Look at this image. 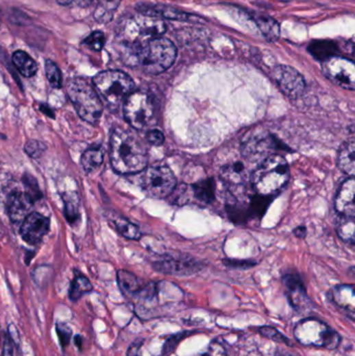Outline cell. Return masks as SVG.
<instances>
[{
  "instance_id": "obj_1",
  "label": "cell",
  "mask_w": 355,
  "mask_h": 356,
  "mask_svg": "<svg viewBox=\"0 0 355 356\" xmlns=\"http://www.w3.org/2000/svg\"><path fill=\"white\" fill-rule=\"evenodd\" d=\"M123 58L127 65L141 68L148 74L167 71L176 58V47L166 38H156L141 44L124 45Z\"/></svg>"
},
{
  "instance_id": "obj_2",
  "label": "cell",
  "mask_w": 355,
  "mask_h": 356,
  "mask_svg": "<svg viewBox=\"0 0 355 356\" xmlns=\"http://www.w3.org/2000/svg\"><path fill=\"white\" fill-rule=\"evenodd\" d=\"M110 158L114 170L119 174H136L147 166V150L143 143L136 134L122 128H116L112 134Z\"/></svg>"
},
{
  "instance_id": "obj_3",
  "label": "cell",
  "mask_w": 355,
  "mask_h": 356,
  "mask_svg": "<svg viewBox=\"0 0 355 356\" xmlns=\"http://www.w3.org/2000/svg\"><path fill=\"white\" fill-rule=\"evenodd\" d=\"M289 177L290 171L286 160L280 154H271L252 173L250 180L256 194L270 198L286 187Z\"/></svg>"
},
{
  "instance_id": "obj_4",
  "label": "cell",
  "mask_w": 355,
  "mask_h": 356,
  "mask_svg": "<svg viewBox=\"0 0 355 356\" xmlns=\"http://www.w3.org/2000/svg\"><path fill=\"white\" fill-rule=\"evenodd\" d=\"M93 86L100 99L111 108H118L134 92V82L125 72L106 70L93 78Z\"/></svg>"
},
{
  "instance_id": "obj_5",
  "label": "cell",
  "mask_w": 355,
  "mask_h": 356,
  "mask_svg": "<svg viewBox=\"0 0 355 356\" xmlns=\"http://www.w3.org/2000/svg\"><path fill=\"white\" fill-rule=\"evenodd\" d=\"M67 95L78 116L95 124L102 114V102L93 84L84 78H73L67 84Z\"/></svg>"
},
{
  "instance_id": "obj_6",
  "label": "cell",
  "mask_w": 355,
  "mask_h": 356,
  "mask_svg": "<svg viewBox=\"0 0 355 356\" xmlns=\"http://www.w3.org/2000/svg\"><path fill=\"white\" fill-rule=\"evenodd\" d=\"M298 343L308 347L336 350L341 344V335L321 320L306 318L300 320L294 329Z\"/></svg>"
},
{
  "instance_id": "obj_7",
  "label": "cell",
  "mask_w": 355,
  "mask_h": 356,
  "mask_svg": "<svg viewBox=\"0 0 355 356\" xmlns=\"http://www.w3.org/2000/svg\"><path fill=\"white\" fill-rule=\"evenodd\" d=\"M166 31L167 25L162 19L140 14L128 18L121 24L119 37L124 45H132L162 37Z\"/></svg>"
},
{
  "instance_id": "obj_8",
  "label": "cell",
  "mask_w": 355,
  "mask_h": 356,
  "mask_svg": "<svg viewBox=\"0 0 355 356\" xmlns=\"http://www.w3.org/2000/svg\"><path fill=\"white\" fill-rule=\"evenodd\" d=\"M124 117L132 128L143 130L156 123V104L147 92H132L123 104Z\"/></svg>"
},
{
  "instance_id": "obj_9",
  "label": "cell",
  "mask_w": 355,
  "mask_h": 356,
  "mask_svg": "<svg viewBox=\"0 0 355 356\" xmlns=\"http://www.w3.org/2000/svg\"><path fill=\"white\" fill-rule=\"evenodd\" d=\"M142 187L150 197L166 198L175 190V175L166 165H154L144 173Z\"/></svg>"
},
{
  "instance_id": "obj_10",
  "label": "cell",
  "mask_w": 355,
  "mask_h": 356,
  "mask_svg": "<svg viewBox=\"0 0 355 356\" xmlns=\"http://www.w3.org/2000/svg\"><path fill=\"white\" fill-rule=\"evenodd\" d=\"M154 269L158 272L175 276H188L201 270L202 263L190 255L168 254L154 263Z\"/></svg>"
},
{
  "instance_id": "obj_11",
  "label": "cell",
  "mask_w": 355,
  "mask_h": 356,
  "mask_svg": "<svg viewBox=\"0 0 355 356\" xmlns=\"http://www.w3.org/2000/svg\"><path fill=\"white\" fill-rule=\"evenodd\" d=\"M322 71L328 80L341 88L353 91L355 88V67L348 58L332 56L324 61Z\"/></svg>"
},
{
  "instance_id": "obj_12",
  "label": "cell",
  "mask_w": 355,
  "mask_h": 356,
  "mask_svg": "<svg viewBox=\"0 0 355 356\" xmlns=\"http://www.w3.org/2000/svg\"><path fill=\"white\" fill-rule=\"evenodd\" d=\"M272 78L276 80L280 91L290 99L300 97L306 90L304 76L290 66L280 65L274 68Z\"/></svg>"
},
{
  "instance_id": "obj_13",
  "label": "cell",
  "mask_w": 355,
  "mask_h": 356,
  "mask_svg": "<svg viewBox=\"0 0 355 356\" xmlns=\"http://www.w3.org/2000/svg\"><path fill=\"white\" fill-rule=\"evenodd\" d=\"M282 281L286 287V297L291 307L298 313H306L310 311L312 309V302L308 298L306 287L299 275H284Z\"/></svg>"
},
{
  "instance_id": "obj_14",
  "label": "cell",
  "mask_w": 355,
  "mask_h": 356,
  "mask_svg": "<svg viewBox=\"0 0 355 356\" xmlns=\"http://www.w3.org/2000/svg\"><path fill=\"white\" fill-rule=\"evenodd\" d=\"M49 226V219L39 213H31L22 222L20 233L25 242L37 245L42 242Z\"/></svg>"
},
{
  "instance_id": "obj_15",
  "label": "cell",
  "mask_w": 355,
  "mask_h": 356,
  "mask_svg": "<svg viewBox=\"0 0 355 356\" xmlns=\"http://www.w3.org/2000/svg\"><path fill=\"white\" fill-rule=\"evenodd\" d=\"M276 147L278 146L272 137L256 134L246 139L242 145V152L245 158H249L250 161H264L273 154Z\"/></svg>"
},
{
  "instance_id": "obj_16",
  "label": "cell",
  "mask_w": 355,
  "mask_h": 356,
  "mask_svg": "<svg viewBox=\"0 0 355 356\" xmlns=\"http://www.w3.org/2000/svg\"><path fill=\"white\" fill-rule=\"evenodd\" d=\"M354 195V177H349L341 185L334 200V207L340 216H355Z\"/></svg>"
},
{
  "instance_id": "obj_17",
  "label": "cell",
  "mask_w": 355,
  "mask_h": 356,
  "mask_svg": "<svg viewBox=\"0 0 355 356\" xmlns=\"http://www.w3.org/2000/svg\"><path fill=\"white\" fill-rule=\"evenodd\" d=\"M34 202L27 195L21 191H15L8 198V213L14 223H22L32 213Z\"/></svg>"
},
{
  "instance_id": "obj_18",
  "label": "cell",
  "mask_w": 355,
  "mask_h": 356,
  "mask_svg": "<svg viewBox=\"0 0 355 356\" xmlns=\"http://www.w3.org/2000/svg\"><path fill=\"white\" fill-rule=\"evenodd\" d=\"M330 300L344 311L345 315L354 321L355 295L354 287L352 285H341L334 287L330 292Z\"/></svg>"
},
{
  "instance_id": "obj_19",
  "label": "cell",
  "mask_w": 355,
  "mask_h": 356,
  "mask_svg": "<svg viewBox=\"0 0 355 356\" xmlns=\"http://www.w3.org/2000/svg\"><path fill=\"white\" fill-rule=\"evenodd\" d=\"M136 11L141 15L149 16V17L158 18V19L178 20V21H188L190 15L180 11L173 7L165 5H154V3H139L136 5Z\"/></svg>"
},
{
  "instance_id": "obj_20",
  "label": "cell",
  "mask_w": 355,
  "mask_h": 356,
  "mask_svg": "<svg viewBox=\"0 0 355 356\" xmlns=\"http://www.w3.org/2000/svg\"><path fill=\"white\" fill-rule=\"evenodd\" d=\"M220 175L224 184L232 188L244 186L250 178L247 168L241 162H232L225 165L221 169Z\"/></svg>"
},
{
  "instance_id": "obj_21",
  "label": "cell",
  "mask_w": 355,
  "mask_h": 356,
  "mask_svg": "<svg viewBox=\"0 0 355 356\" xmlns=\"http://www.w3.org/2000/svg\"><path fill=\"white\" fill-rule=\"evenodd\" d=\"M354 140H353V138H351L350 140L346 141V142L341 146L338 154L339 168H340L345 174L349 175V177H354Z\"/></svg>"
},
{
  "instance_id": "obj_22",
  "label": "cell",
  "mask_w": 355,
  "mask_h": 356,
  "mask_svg": "<svg viewBox=\"0 0 355 356\" xmlns=\"http://www.w3.org/2000/svg\"><path fill=\"white\" fill-rule=\"evenodd\" d=\"M12 63L21 75L25 78H33L38 72V65L35 60L22 50H17L12 56Z\"/></svg>"
},
{
  "instance_id": "obj_23",
  "label": "cell",
  "mask_w": 355,
  "mask_h": 356,
  "mask_svg": "<svg viewBox=\"0 0 355 356\" xmlns=\"http://www.w3.org/2000/svg\"><path fill=\"white\" fill-rule=\"evenodd\" d=\"M121 0H96L94 18L96 21L108 23L111 21Z\"/></svg>"
},
{
  "instance_id": "obj_24",
  "label": "cell",
  "mask_w": 355,
  "mask_h": 356,
  "mask_svg": "<svg viewBox=\"0 0 355 356\" xmlns=\"http://www.w3.org/2000/svg\"><path fill=\"white\" fill-rule=\"evenodd\" d=\"M256 24L269 42L278 41L280 36V26L276 20L268 16H260L256 18Z\"/></svg>"
},
{
  "instance_id": "obj_25",
  "label": "cell",
  "mask_w": 355,
  "mask_h": 356,
  "mask_svg": "<svg viewBox=\"0 0 355 356\" xmlns=\"http://www.w3.org/2000/svg\"><path fill=\"white\" fill-rule=\"evenodd\" d=\"M82 167L88 174L97 170L103 163V152L100 148H90L82 156Z\"/></svg>"
},
{
  "instance_id": "obj_26",
  "label": "cell",
  "mask_w": 355,
  "mask_h": 356,
  "mask_svg": "<svg viewBox=\"0 0 355 356\" xmlns=\"http://www.w3.org/2000/svg\"><path fill=\"white\" fill-rule=\"evenodd\" d=\"M117 279L120 289L127 295L136 296L143 287L140 283L139 279L128 271L120 270L117 274Z\"/></svg>"
},
{
  "instance_id": "obj_27",
  "label": "cell",
  "mask_w": 355,
  "mask_h": 356,
  "mask_svg": "<svg viewBox=\"0 0 355 356\" xmlns=\"http://www.w3.org/2000/svg\"><path fill=\"white\" fill-rule=\"evenodd\" d=\"M308 50L317 60L326 61L328 58L336 56L338 48H336V44L332 43V42H313L308 47Z\"/></svg>"
},
{
  "instance_id": "obj_28",
  "label": "cell",
  "mask_w": 355,
  "mask_h": 356,
  "mask_svg": "<svg viewBox=\"0 0 355 356\" xmlns=\"http://www.w3.org/2000/svg\"><path fill=\"white\" fill-rule=\"evenodd\" d=\"M354 217L341 216L336 223V233L344 242L354 244Z\"/></svg>"
},
{
  "instance_id": "obj_29",
  "label": "cell",
  "mask_w": 355,
  "mask_h": 356,
  "mask_svg": "<svg viewBox=\"0 0 355 356\" xmlns=\"http://www.w3.org/2000/svg\"><path fill=\"white\" fill-rule=\"evenodd\" d=\"M93 289V285L90 283L89 279L84 275H76L70 287L69 297L72 301L78 300L82 298V296L86 293H89Z\"/></svg>"
},
{
  "instance_id": "obj_30",
  "label": "cell",
  "mask_w": 355,
  "mask_h": 356,
  "mask_svg": "<svg viewBox=\"0 0 355 356\" xmlns=\"http://www.w3.org/2000/svg\"><path fill=\"white\" fill-rule=\"evenodd\" d=\"M196 198L202 203H210L215 199V182L212 180H202L193 186Z\"/></svg>"
},
{
  "instance_id": "obj_31",
  "label": "cell",
  "mask_w": 355,
  "mask_h": 356,
  "mask_svg": "<svg viewBox=\"0 0 355 356\" xmlns=\"http://www.w3.org/2000/svg\"><path fill=\"white\" fill-rule=\"evenodd\" d=\"M114 223H115L117 230L119 231L124 237H126V239L138 240V239L141 237L139 227L132 224L127 219L122 218V217H116V218L114 219Z\"/></svg>"
},
{
  "instance_id": "obj_32",
  "label": "cell",
  "mask_w": 355,
  "mask_h": 356,
  "mask_svg": "<svg viewBox=\"0 0 355 356\" xmlns=\"http://www.w3.org/2000/svg\"><path fill=\"white\" fill-rule=\"evenodd\" d=\"M45 73L48 82L54 88H60L63 84V76L61 70L54 62L47 60L45 62Z\"/></svg>"
},
{
  "instance_id": "obj_33",
  "label": "cell",
  "mask_w": 355,
  "mask_h": 356,
  "mask_svg": "<svg viewBox=\"0 0 355 356\" xmlns=\"http://www.w3.org/2000/svg\"><path fill=\"white\" fill-rule=\"evenodd\" d=\"M23 185L25 188L24 193L32 199L34 203L42 198V192L35 177L29 174H24Z\"/></svg>"
},
{
  "instance_id": "obj_34",
  "label": "cell",
  "mask_w": 355,
  "mask_h": 356,
  "mask_svg": "<svg viewBox=\"0 0 355 356\" xmlns=\"http://www.w3.org/2000/svg\"><path fill=\"white\" fill-rule=\"evenodd\" d=\"M78 207H79V203H78L77 194L75 193H68L65 195V215L67 221L72 222L75 221L78 216Z\"/></svg>"
},
{
  "instance_id": "obj_35",
  "label": "cell",
  "mask_w": 355,
  "mask_h": 356,
  "mask_svg": "<svg viewBox=\"0 0 355 356\" xmlns=\"http://www.w3.org/2000/svg\"><path fill=\"white\" fill-rule=\"evenodd\" d=\"M258 333L260 335L266 337V339L272 340L274 342H278V343L286 344V345H291L290 340L288 337H284L282 333H280L278 329H274L272 326H262L258 329Z\"/></svg>"
},
{
  "instance_id": "obj_36",
  "label": "cell",
  "mask_w": 355,
  "mask_h": 356,
  "mask_svg": "<svg viewBox=\"0 0 355 356\" xmlns=\"http://www.w3.org/2000/svg\"><path fill=\"white\" fill-rule=\"evenodd\" d=\"M84 43L94 51H101L106 44V37L102 32L95 31L84 40Z\"/></svg>"
},
{
  "instance_id": "obj_37",
  "label": "cell",
  "mask_w": 355,
  "mask_h": 356,
  "mask_svg": "<svg viewBox=\"0 0 355 356\" xmlns=\"http://www.w3.org/2000/svg\"><path fill=\"white\" fill-rule=\"evenodd\" d=\"M186 335H188V333H178V335H172V337L166 342L165 346L162 347V355L160 356L169 355L171 352L174 351L178 344L180 343L184 337H186Z\"/></svg>"
},
{
  "instance_id": "obj_38",
  "label": "cell",
  "mask_w": 355,
  "mask_h": 356,
  "mask_svg": "<svg viewBox=\"0 0 355 356\" xmlns=\"http://www.w3.org/2000/svg\"><path fill=\"white\" fill-rule=\"evenodd\" d=\"M57 333L59 335L60 343H61L62 348H65L66 346L69 345L70 339H71L72 331L69 326L66 325L65 323H59L57 325Z\"/></svg>"
},
{
  "instance_id": "obj_39",
  "label": "cell",
  "mask_w": 355,
  "mask_h": 356,
  "mask_svg": "<svg viewBox=\"0 0 355 356\" xmlns=\"http://www.w3.org/2000/svg\"><path fill=\"white\" fill-rule=\"evenodd\" d=\"M195 356H228V353H226L225 348L221 344L218 342H212L206 348V351Z\"/></svg>"
},
{
  "instance_id": "obj_40",
  "label": "cell",
  "mask_w": 355,
  "mask_h": 356,
  "mask_svg": "<svg viewBox=\"0 0 355 356\" xmlns=\"http://www.w3.org/2000/svg\"><path fill=\"white\" fill-rule=\"evenodd\" d=\"M44 144L38 142V141H29L25 145L26 154H29L32 158H39L44 152Z\"/></svg>"
},
{
  "instance_id": "obj_41",
  "label": "cell",
  "mask_w": 355,
  "mask_h": 356,
  "mask_svg": "<svg viewBox=\"0 0 355 356\" xmlns=\"http://www.w3.org/2000/svg\"><path fill=\"white\" fill-rule=\"evenodd\" d=\"M58 3L65 7L70 5H77L80 8H89L95 5L96 0H57Z\"/></svg>"
},
{
  "instance_id": "obj_42",
  "label": "cell",
  "mask_w": 355,
  "mask_h": 356,
  "mask_svg": "<svg viewBox=\"0 0 355 356\" xmlns=\"http://www.w3.org/2000/svg\"><path fill=\"white\" fill-rule=\"evenodd\" d=\"M146 139L150 144L156 145V146H160L165 141L164 134L158 130H148L147 134H146Z\"/></svg>"
},
{
  "instance_id": "obj_43",
  "label": "cell",
  "mask_w": 355,
  "mask_h": 356,
  "mask_svg": "<svg viewBox=\"0 0 355 356\" xmlns=\"http://www.w3.org/2000/svg\"><path fill=\"white\" fill-rule=\"evenodd\" d=\"M224 263L230 268L236 269H248L252 268L256 265V263L252 261H225Z\"/></svg>"
},
{
  "instance_id": "obj_44",
  "label": "cell",
  "mask_w": 355,
  "mask_h": 356,
  "mask_svg": "<svg viewBox=\"0 0 355 356\" xmlns=\"http://www.w3.org/2000/svg\"><path fill=\"white\" fill-rule=\"evenodd\" d=\"M143 340H136L128 348L127 356H142V346H143Z\"/></svg>"
},
{
  "instance_id": "obj_45",
  "label": "cell",
  "mask_w": 355,
  "mask_h": 356,
  "mask_svg": "<svg viewBox=\"0 0 355 356\" xmlns=\"http://www.w3.org/2000/svg\"><path fill=\"white\" fill-rule=\"evenodd\" d=\"M1 356H14L13 343L9 337H5V343H3V354Z\"/></svg>"
},
{
  "instance_id": "obj_46",
  "label": "cell",
  "mask_w": 355,
  "mask_h": 356,
  "mask_svg": "<svg viewBox=\"0 0 355 356\" xmlns=\"http://www.w3.org/2000/svg\"><path fill=\"white\" fill-rule=\"evenodd\" d=\"M9 333H10V339L12 340V342L16 344L18 346L19 344V335H18L17 329H16L15 326L13 324L9 326Z\"/></svg>"
},
{
  "instance_id": "obj_47",
  "label": "cell",
  "mask_w": 355,
  "mask_h": 356,
  "mask_svg": "<svg viewBox=\"0 0 355 356\" xmlns=\"http://www.w3.org/2000/svg\"><path fill=\"white\" fill-rule=\"evenodd\" d=\"M295 235L298 237H306V230L304 227H298V228L295 229Z\"/></svg>"
},
{
  "instance_id": "obj_48",
  "label": "cell",
  "mask_w": 355,
  "mask_h": 356,
  "mask_svg": "<svg viewBox=\"0 0 355 356\" xmlns=\"http://www.w3.org/2000/svg\"><path fill=\"white\" fill-rule=\"evenodd\" d=\"M82 343H83V337H80V335H76L75 345L77 346L78 348H82Z\"/></svg>"
},
{
  "instance_id": "obj_49",
  "label": "cell",
  "mask_w": 355,
  "mask_h": 356,
  "mask_svg": "<svg viewBox=\"0 0 355 356\" xmlns=\"http://www.w3.org/2000/svg\"><path fill=\"white\" fill-rule=\"evenodd\" d=\"M41 110H42V112H44V114H46V115H48V116L49 117H53V114H51V112H52L51 110H50V108H46V106H41Z\"/></svg>"
},
{
  "instance_id": "obj_50",
  "label": "cell",
  "mask_w": 355,
  "mask_h": 356,
  "mask_svg": "<svg viewBox=\"0 0 355 356\" xmlns=\"http://www.w3.org/2000/svg\"><path fill=\"white\" fill-rule=\"evenodd\" d=\"M274 356H296L294 354L290 353V352H278Z\"/></svg>"
},
{
  "instance_id": "obj_51",
  "label": "cell",
  "mask_w": 355,
  "mask_h": 356,
  "mask_svg": "<svg viewBox=\"0 0 355 356\" xmlns=\"http://www.w3.org/2000/svg\"><path fill=\"white\" fill-rule=\"evenodd\" d=\"M0 24H1V19H0Z\"/></svg>"
},
{
  "instance_id": "obj_52",
  "label": "cell",
  "mask_w": 355,
  "mask_h": 356,
  "mask_svg": "<svg viewBox=\"0 0 355 356\" xmlns=\"http://www.w3.org/2000/svg\"><path fill=\"white\" fill-rule=\"evenodd\" d=\"M0 342H1V341H0Z\"/></svg>"
}]
</instances>
